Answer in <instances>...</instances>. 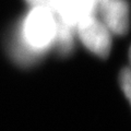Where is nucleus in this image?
Listing matches in <instances>:
<instances>
[{
    "mask_svg": "<svg viewBox=\"0 0 131 131\" xmlns=\"http://www.w3.org/2000/svg\"><path fill=\"white\" fill-rule=\"evenodd\" d=\"M57 18L46 5L33 6L24 15L10 38L11 57L22 67L37 62L54 46Z\"/></svg>",
    "mask_w": 131,
    "mask_h": 131,
    "instance_id": "f257e3e1",
    "label": "nucleus"
},
{
    "mask_svg": "<svg viewBox=\"0 0 131 131\" xmlns=\"http://www.w3.org/2000/svg\"><path fill=\"white\" fill-rule=\"evenodd\" d=\"M129 59H130V71H131V47H130V50H129Z\"/></svg>",
    "mask_w": 131,
    "mask_h": 131,
    "instance_id": "0eeeda50",
    "label": "nucleus"
},
{
    "mask_svg": "<svg viewBox=\"0 0 131 131\" xmlns=\"http://www.w3.org/2000/svg\"><path fill=\"white\" fill-rule=\"evenodd\" d=\"M96 9L100 10L101 21L112 34L125 35L130 27V5L128 0H101Z\"/></svg>",
    "mask_w": 131,
    "mask_h": 131,
    "instance_id": "7ed1b4c3",
    "label": "nucleus"
},
{
    "mask_svg": "<svg viewBox=\"0 0 131 131\" xmlns=\"http://www.w3.org/2000/svg\"><path fill=\"white\" fill-rule=\"evenodd\" d=\"M91 1H93V2H94V3H95V5H96V6H97V3H98V2H100V1H101V0H91Z\"/></svg>",
    "mask_w": 131,
    "mask_h": 131,
    "instance_id": "6e6552de",
    "label": "nucleus"
},
{
    "mask_svg": "<svg viewBox=\"0 0 131 131\" xmlns=\"http://www.w3.org/2000/svg\"><path fill=\"white\" fill-rule=\"evenodd\" d=\"M26 1L33 6H38V5H46V0H26Z\"/></svg>",
    "mask_w": 131,
    "mask_h": 131,
    "instance_id": "423d86ee",
    "label": "nucleus"
},
{
    "mask_svg": "<svg viewBox=\"0 0 131 131\" xmlns=\"http://www.w3.org/2000/svg\"><path fill=\"white\" fill-rule=\"evenodd\" d=\"M75 33L84 47L100 58H106L112 49V33L94 14L84 16L75 24Z\"/></svg>",
    "mask_w": 131,
    "mask_h": 131,
    "instance_id": "f03ea898",
    "label": "nucleus"
},
{
    "mask_svg": "<svg viewBox=\"0 0 131 131\" xmlns=\"http://www.w3.org/2000/svg\"><path fill=\"white\" fill-rule=\"evenodd\" d=\"M75 26L57 19V31L54 40L56 51L61 56H67L72 52L75 44Z\"/></svg>",
    "mask_w": 131,
    "mask_h": 131,
    "instance_id": "20e7f679",
    "label": "nucleus"
},
{
    "mask_svg": "<svg viewBox=\"0 0 131 131\" xmlns=\"http://www.w3.org/2000/svg\"><path fill=\"white\" fill-rule=\"evenodd\" d=\"M119 82L122 92H124L126 98L131 105V71L129 68L121 70L119 75Z\"/></svg>",
    "mask_w": 131,
    "mask_h": 131,
    "instance_id": "39448f33",
    "label": "nucleus"
}]
</instances>
